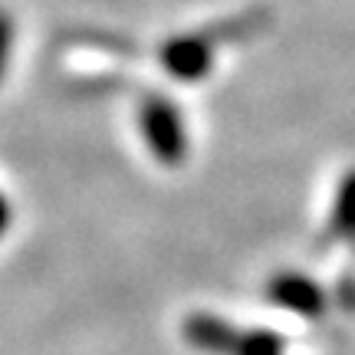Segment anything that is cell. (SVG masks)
Listing matches in <instances>:
<instances>
[{
	"label": "cell",
	"mask_w": 355,
	"mask_h": 355,
	"mask_svg": "<svg viewBox=\"0 0 355 355\" xmlns=\"http://www.w3.org/2000/svg\"><path fill=\"white\" fill-rule=\"evenodd\" d=\"M243 355H279V339L270 336H250V343L241 345Z\"/></svg>",
	"instance_id": "obj_5"
},
{
	"label": "cell",
	"mask_w": 355,
	"mask_h": 355,
	"mask_svg": "<svg viewBox=\"0 0 355 355\" xmlns=\"http://www.w3.org/2000/svg\"><path fill=\"white\" fill-rule=\"evenodd\" d=\"M266 17L263 10H254L241 17V20H230V24H220L214 30H204V33H191V37H178L168 40L162 46V66H165L171 76L178 79H201L207 76L211 69V60H214V46L224 37H243L247 30H257Z\"/></svg>",
	"instance_id": "obj_1"
},
{
	"label": "cell",
	"mask_w": 355,
	"mask_h": 355,
	"mask_svg": "<svg viewBox=\"0 0 355 355\" xmlns=\"http://www.w3.org/2000/svg\"><path fill=\"white\" fill-rule=\"evenodd\" d=\"M336 224H339V234H352L355 230V175H349L343 184L339 207H336Z\"/></svg>",
	"instance_id": "obj_4"
},
{
	"label": "cell",
	"mask_w": 355,
	"mask_h": 355,
	"mask_svg": "<svg viewBox=\"0 0 355 355\" xmlns=\"http://www.w3.org/2000/svg\"><path fill=\"white\" fill-rule=\"evenodd\" d=\"M273 296L283 300V306H293V309H303V313H316L319 309V293L303 283V279H283L273 286Z\"/></svg>",
	"instance_id": "obj_3"
},
{
	"label": "cell",
	"mask_w": 355,
	"mask_h": 355,
	"mask_svg": "<svg viewBox=\"0 0 355 355\" xmlns=\"http://www.w3.org/2000/svg\"><path fill=\"white\" fill-rule=\"evenodd\" d=\"M7 217H10V211H7V204H3V198H0V230L7 227Z\"/></svg>",
	"instance_id": "obj_7"
},
{
	"label": "cell",
	"mask_w": 355,
	"mask_h": 355,
	"mask_svg": "<svg viewBox=\"0 0 355 355\" xmlns=\"http://www.w3.org/2000/svg\"><path fill=\"white\" fill-rule=\"evenodd\" d=\"M10 40H13V24L7 10H0V76L7 69V56H10Z\"/></svg>",
	"instance_id": "obj_6"
},
{
	"label": "cell",
	"mask_w": 355,
	"mask_h": 355,
	"mask_svg": "<svg viewBox=\"0 0 355 355\" xmlns=\"http://www.w3.org/2000/svg\"><path fill=\"white\" fill-rule=\"evenodd\" d=\"M141 132H145V139L152 145V152L168 162V165H175L184 158L188 152V139H184V125H181V115L171 102L165 99H148L141 105Z\"/></svg>",
	"instance_id": "obj_2"
}]
</instances>
